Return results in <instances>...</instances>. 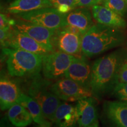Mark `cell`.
<instances>
[{"mask_svg": "<svg viewBox=\"0 0 127 127\" xmlns=\"http://www.w3.org/2000/svg\"><path fill=\"white\" fill-rule=\"evenodd\" d=\"M17 103L23 106L29 112L33 121L37 124H42L48 121L44 117L38 103L29 95L23 93Z\"/></svg>", "mask_w": 127, "mask_h": 127, "instance_id": "20", "label": "cell"}, {"mask_svg": "<svg viewBox=\"0 0 127 127\" xmlns=\"http://www.w3.org/2000/svg\"><path fill=\"white\" fill-rule=\"evenodd\" d=\"M82 34L75 28L66 25L55 31L51 38L54 49L58 51L80 57L82 52Z\"/></svg>", "mask_w": 127, "mask_h": 127, "instance_id": "5", "label": "cell"}, {"mask_svg": "<svg viewBox=\"0 0 127 127\" xmlns=\"http://www.w3.org/2000/svg\"><path fill=\"white\" fill-rule=\"evenodd\" d=\"M125 38L122 29L99 23L94 24L82 35V52L88 57L96 56L123 45Z\"/></svg>", "mask_w": 127, "mask_h": 127, "instance_id": "2", "label": "cell"}, {"mask_svg": "<svg viewBox=\"0 0 127 127\" xmlns=\"http://www.w3.org/2000/svg\"><path fill=\"white\" fill-rule=\"evenodd\" d=\"M123 49L116 50L96 60L92 65L90 89L93 96L101 98L112 91L117 84L118 72L127 61Z\"/></svg>", "mask_w": 127, "mask_h": 127, "instance_id": "1", "label": "cell"}, {"mask_svg": "<svg viewBox=\"0 0 127 127\" xmlns=\"http://www.w3.org/2000/svg\"><path fill=\"white\" fill-rule=\"evenodd\" d=\"M51 90L60 99L68 102L93 96L91 90L65 77L52 83Z\"/></svg>", "mask_w": 127, "mask_h": 127, "instance_id": "8", "label": "cell"}, {"mask_svg": "<svg viewBox=\"0 0 127 127\" xmlns=\"http://www.w3.org/2000/svg\"><path fill=\"white\" fill-rule=\"evenodd\" d=\"M103 111L106 119L120 127H127V103L120 101H105Z\"/></svg>", "mask_w": 127, "mask_h": 127, "instance_id": "16", "label": "cell"}, {"mask_svg": "<svg viewBox=\"0 0 127 127\" xmlns=\"http://www.w3.org/2000/svg\"><path fill=\"white\" fill-rule=\"evenodd\" d=\"M11 28L10 29H1L0 28V41H1V47L2 49L5 47L6 43H7V41L9 38Z\"/></svg>", "mask_w": 127, "mask_h": 127, "instance_id": "27", "label": "cell"}, {"mask_svg": "<svg viewBox=\"0 0 127 127\" xmlns=\"http://www.w3.org/2000/svg\"><path fill=\"white\" fill-rule=\"evenodd\" d=\"M87 127H99V123H98V121H96V123L93 124H92L91 125H90V126H88Z\"/></svg>", "mask_w": 127, "mask_h": 127, "instance_id": "31", "label": "cell"}, {"mask_svg": "<svg viewBox=\"0 0 127 127\" xmlns=\"http://www.w3.org/2000/svg\"><path fill=\"white\" fill-rule=\"evenodd\" d=\"M92 66L82 57H75L65 75L85 88L90 89Z\"/></svg>", "mask_w": 127, "mask_h": 127, "instance_id": "11", "label": "cell"}, {"mask_svg": "<svg viewBox=\"0 0 127 127\" xmlns=\"http://www.w3.org/2000/svg\"><path fill=\"white\" fill-rule=\"evenodd\" d=\"M2 52L7 58V68L11 77L33 78L42 70V55L11 48H2Z\"/></svg>", "mask_w": 127, "mask_h": 127, "instance_id": "3", "label": "cell"}, {"mask_svg": "<svg viewBox=\"0 0 127 127\" xmlns=\"http://www.w3.org/2000/svg\"><path fill=\"white\" fill-rule=\"evenodd\" d=\"M32 78L28 89V95L38 103L45 118L52 121L57 108L62 103L61 100L52 92V83L49 79H44L39 74Z\"/></svg>", "mask_w": 127, "mask_h": 127, "instance_id": "4", "label": "cell"}, {"mask_svg": "<svg viewBox=\"0 0 127 127\" xmlns=\"http://www.w3.org/2000/svg\"><path fill=\"white\" fill-rule=\"evenodd\" d=\"M101 2L102 0H75V7H93Z\"/></svg>", "mask_w": 127, "mask_h": 127, "instance_id": "25", "label": "cell"}, {"mask_svg": "<svg viewBox=\"0 0 127 127\" xmlns=\"http://www.w3.org/2000/svg\"><path fill=\"white\" fill-rule=\"evenodd\" d=\"M117 83H127V62L124 64L118 72Z\"/></svg>", "mask_w": 127, "mask_h": 127, "instance_id": "26", "label": "cell"}, {"mask_svg": "<svg viewBox=\"0 0 127 127\" xmlns=\"http://www.w3.org/2000/svg\"><path fill=\"white\" fill-rule=\"evenodd\" d=\"M93 18L98 23L111 27L125 29L127 23L124 17L103 5H96L92 7Z\"/></svg>", "mask_w": 127, "mask_h": 127, "instance_id": "13", "label": "cell"}, {"mask_svg": "<svg viewBox=\"0 0 127 127\" xmlns=\"http://www.w3.org/2000/svg\"></svg>", "mask_w": 127, "mask_h": 127, "instance_id": "32", "label": "cell"}, {"mask_svg": "<svg viewBox=\"0 0 127 127\" xmlns=\"http://www.w3.org/2000/svg\"><path fill=\"white\" fill-rule=\"evenodd\" d=\"M111 92L119 101L127 102V83H117Z\"/></svg>", "mask_w": 127, "mask_h": 127, "instance_id": "23", "label": "cell"}, {"mask_svg": "<svg viewBox=\"0 0 127 127\" xmlns=\"http://www.w3.org/2000/svg\"><path fill=\"white\" fill-rule=\"evenodd\" d=\"M1 127H16L9 122L7 117H4L1 120Z\"/></svg>", "mask_w": 127, "mask_h": 127, "instance_id": "28", "label": "cell"}, {"mask_svg": "<svg viewBox=\"0 0 127 127\" xmlns=\"http://www.w3.org/2000/svg\"><path fill=\"white\" fill-rule=\"evenodd\" d=\"M78 115V127H87L98 121V112L95 99L92 97L82 98L75 105Z\"/></svg>", "mask_w": 127, "mask_h": 127, "instance_id": "15", "label": "cell"}, {"mask_svg": "<svg viewBox=\"0 0 127 127\" xmlns=\"http://www.w3.org/2000/svg\"><path fill=\"white\" fill-rule=\"evenodd\" d=\"M78 115L75 106L61 103L52 120L53 127H78Z\"/></svg>", "mask_w": 127, "mask_h": 127, "instance_id": "17", "label": "cell"}, {"mask_svg": "<svg viewBox=\"0 0 127 127\" xmlns=\"http://www.w3.org/2000/svg\"><path fill=\"white\" fill-rule=\"evenodd\" d=\"M102 127H120L115 125V124L112 123V122L109 121L107 119L102 120Z\"/></svg>", "mask_w": 127, "mask_h": 127, "instance_id": "29", "label": "cell"}, {"mask_svg": "<svg viewBox=\"0 0 127 127\" xmlns=\"http://www.w3.org/2000/svg\"><path fill=\"white\" fill-rule=\"evenodd\" d=\"M7 117L9 122L16 127H26L34 121L29 112L18 103L8 109Z\"/></svg>", "mask_w": 127, "mask_h": 127, "instance_id": "19", "label": "cell"}, {"mask_svg": "<svg viewBox=\"0 0 127 127\" xmlns=\"http://www.w3.org/2000/svg\"><path fill=\"white\" fill-rule=\"evenodd\" d=\"M46 7H54L49 0H14L6 8V12L16 15Z\"/></svg>", "mask_w": 127, "mask_h": 127, "instance_id": "18", "label": "cell"}, {"mask_svg": "<svg viewBox=\"0 0 127 127\" xmlns=\"http://www.w3.org/2000/svg\"><path fill=\"white\" fill-rule=\"evenodd\" d=\"M15 20L9 18L5 14L1 13L0 15V28L1 29H10L12 28Z\"/></svg>", "mask_w": 127, "mask_h": 127, "instance_id": "24", "label": "cell"}, {"mask_svg": "<svg viewBox=\"0 0 127 127\" xmlns=\"http://www.w3.org/2000/svg\"><path fill=\"white\" fill-rule=\"evenodd\" d=\"M18 19L56 30L66 26V14L60 12L55 7H46L32 11L16 14Z\"/></svg>", "mask_w": 127, "mask_h": 127, "instance_id": "6", "label": "cell"}, {"mask_svg": "<svg viewBox=\"0 0 127 127\" xmlns=\"http://www.w3.org/2000/svg\"><path fill=\"white\" fill-rule=\"evenodd\" d=\"M5 48L18 49L42 55L52 52L34 39L20 32L13 27L11 30L9 38Z\"/></svg>", "mask_w": 127, "mask_h": 127, "instance_id": "10", "label": "cell"}, {"mask_svg": "<svg viewBox=\"0 0 127 127\" xmlns=\"http://www.w3.org/2000/svg\"><path fill=\"white\" fill-rule=\"evenodd\" d=\"M22 94L17 82L1 75L0 79V107L1 110H7L17 104Z\"/></svg>", "mask_w": 127, "mask_h": 127, "instance_id": "12", "label": "cell"}, {"mask_svg": "<svg viewBox=\"0 0 127 127\" xmlns=\"http://www.w3.org/2000/svg\"><path fill=\"white\" fill-rule=\"evenodd\" d=\"M75 57L58 51L42 55V72L44 78L54 80L64 77Z\"/></svg>", "mask_w": 127, "mask_h": 127, "instance_id": "7", "label": "cell"}, {"mask_svg": "<svg viewBox=\"0 0 127 127\" xmlns=\"http://www.w3.org/2000/svg\"><path fill=\"white\" fill-rule=\"evenodd\" d=\"M12 27L20 32L34 39L51 51H55L51 43V38L54 34L55 30L49 29L20 19L15 20Z\"/></svg>", "mask_w": 127, "mask_h": 127, "instance_id": "9", "label": "cell"}, {"mask_svg": "<svg viewBox=\"0 0 127 127\" xmlns=\"http://www.w3.org/2000/svg\"><path fill=\"white\" fill-rule=\"evenodd\" d=\"M101 4L123 17L127 14V0H102Z\"/></svg>", "mask_w": 127, "mask_h": 127, "instance_id": "21", "label": "cell"}, {"mask_svg": "<svg viewBox=\"0 0 127 127\" xmlns=\"http://www.w3.org/2000/svg\"><path fill=\"white\" fill-rule=\"evenodd\" d=\"M66 25L78 30L83 35L93 24L92 14L85 7H77L66 14Z\"/></svg>", "mask_w": 127, "mask_h": 127, "instance_id": "14", "label": "cell"}, {"mask_svg": "<svg viewBox=\"0 0 127 127\" xmlns=\"http://www.w3.org/2000/svg\"><path fill=\"white\" fill-rule=\"evenodd\" d=\"M35 127H51V124L49 121L47 122V123L42 124H38L37 126H36Z\"/></svg>", "mask_w": 127, "mask_h": 127, "instance_id": "30", "label": "cell"}, {"mask_svg": "<svg viewBox=\"0 0 127 127\" xmlns=\"http://www.w3.org/2000/svg\"><path fill=\"white\" fill-rule=\"evenodd\" d=\"M60 12L66 14L75 8V0H49Z\"/></svg>", "mask_w": 127, "mask_h": 127, "instance_id": "22", "label": "cell"}]
</instances>
